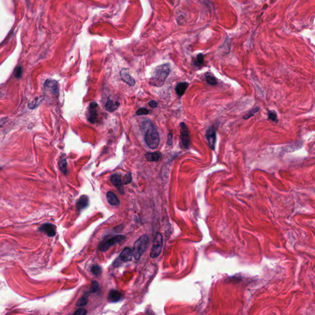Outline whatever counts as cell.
Listing matches in <instances>:
<instances>
[{"instance_id": "obj_16", "label": "cell", "mask_w": 315, "mask_h": 315, "mask_svg": "<svg viewBox=\"0 0 315 315\" xmlns=\"http://www.w3.org/2000/svg\"><path fill=\"white\" fill-rule=\"evenodd\" d=\"M107 200L108 203L112 206H116L120 204L118 198L112 192H108L107 193Z\"/></svg>"}, {"instance_id": "obj_4", "label": "cell", "mask_w": 315, "mask_h": 315, "mask_svg": "<svg viewBox=\"0 0 315 315\" xmlns=\"http://www.w3.org/2000/svg\"><path fill=\"white\" fill-rule=\"evenodd\" d=\"M163 247V237L160 233H157L153 240V246L150 255L152 258H156L161 253Z\"/></svg>"}, {"instance_id": "obj_28", "label": "cell", "mask_w": 315, "mask_h": 315, "mask_svg": "<svg viewBox=\"0 0 315 315\" xmlns=\"http://www.w3.org/2000/svg\"><path fill=\"white\" fill-rule=\"evenodd\" d=\"M22 74V68L21 66L17 67L14 71V76L16 78H20Z\"/></svg>"}, {"instance_id": "obj_7", "label": "cell", "mask_w": 315, "mask_h": 315, "mask_svg": "<svg viewBox=\"0 0 315 315\" xmlns=\"http://www.w3.org/2000/svg\"><path fill=\"white\" fill-rule=\"evenodd\" d=\"M206 137L211 148L214 150L216 142V129L214 126H211L206 130Z\"/></svg>"}, {"instance_id": "obj_18", "label": "cell", "mask_w": 315, "mask_h": 315, "mask_svg": "<svg viewBox=\"0 0 315 315\" xmlns=\"http://www.w3.org/2000/svg\"><path fill=\"white\" fill-rule=\"evenodd\" d=\"M161 158V153L159 152L148 153L145 155V158L149 161H158Z\"/></svg>"}, {"instance_id": "obj_13", "label": "cell", "mask_w": 315, "mask_h": 315, "mask_svg": "<svg viewBox=\"0 0 315 315\" xmlns=\"http://www.w3.org/2000/svg\"><path fill=\"white\" fill-rule=\"evenodd\" d=\"M119 105H120L119 102H118L117 101H115L112 100L110 97H108L107 99V101L105 104V108L107 111H108L110 112H113L115 111L119 107Z\"/></svg>"}, {"instance_id": "obj_11", "label": "cell", "mask_w": 315, "mask_h": 315, "mask_svg": "<svg viewBox=\"0 0 315 315\" xmlns=\"http://www.w3.org/2000/svg\"><path fill=\"white\" fill-rule=\"evenodd\" d=\"M120 76L121 79L130 86H134L136 84L134 79L130 75L129 71L126 68H123L120 71Z\"/></svg>"}, {"instance_id": "obj_6", "label": "cell", "mask_w": 315, "mask_h": 315, "mask_svg": "<svg viewBox=\"0 0 315 315\" xmlns=\"http://www.w3.org/2000/svg\"><path fill=\"white\" fill-rule=\"evenodd\" d=\"M126 237L123 235H117L115 236L107 241L102 242L99 246V249L103 252L107 251L111 246L121 243L125 240Z\"/></svg>"}, {"instance_id": "obj_23", "label": "cell", "mask_w": 315, "mask_h": 315, "mask_svg": "<svg viewBox=\"0 0 315 315\" xmlns=\"http://www.w3.org/2000/svg\"><path fill=\"white\" fill-rule=\"evenodd\" d=\"M204 62V56L202 54H199L196 56V60H195V65L196 66H200Z\"/></svg>"}, {"instance_id": "obj_32", "label": "cell", "mask_w": 315, "mask_h": 315, "mask_svg": "<svg viewBox=\"0 0 315 315\" xmlns=\"http://www.w3.org/2000/svg\"><path fill=\"white\" fill-rule=\"evenodd\" d=\"M167 145L169 146H170L172 144V134H169L168 135V139H167Z\"/></svg>"}, {"instance_id": "obj_26", "label": "cell", "mask_w": 315, "mask_h": 315, "mask_svg": "<svg viewBox=\"0 0 315 315\" xmlns=\"http://www.w3.org/2000/svg\"><path fill=\"white\" fill-rule=\"evenodd\" d=\"M87 303V299L86 297H82L78 300V302L76 303V305L78 306H84Z\"/></svg>"}, {"instance_id": "obj_5", "label": "cell", "mask_w": 315, "mask_h": 315, "mask_svg": "<svg viewBox=\"0 0 315 315\" xmlns=\"http://www.w3.org/2000/svg\"><path fill=\"white\" fill-rule=\"evenodd\" d=\"M181 142L182 146L185 149H188L190 145V136L187 126L184 123H181Z\"/></svg>"}, {"instance_id": "obj_33", "label": "cell", "mask_w": 315, "mask_h": 315, "mask_svg": "<svg viewBox=\"0 0 315 315\" xmlns=\"http://www.w3.org/2000/svg\"><path fill=\"white\" fill-rule=\"evenodd\" d=\"M148 104L152 108H155V107H156L158 106V103L156 101H150L148 102Z\"/></svg>"}, {"instance_id": "obj_31", "label": "cell", "mask_w": 315, "mask_h": 315, "mask_svg": "<svg viewBox=\"0 0 315 315\" xmlns=\"http://www.w3.org/2000/svg\"><path fill=\"white\" fill-rule=\"evenodd\" d=\"M87 313V311L84 309H79L77 310L74 314H86Z\"/></svg>"}, {"instance_id": "obj_2", "label": "cell", "mask_w": 315, "mask_h": 315, "mask_svg": "<svg viewBox=\"0 0 315 315\" xmlns=\"http://www.w3.org/2000/svg\"><path fill=\"white\" fill-rule=\"evenodd\" d=\"M145 141L151 149H156L159 144V135L153 125H150L145 136Z\"/></svg>"}, {"instance_id": "obj_25", "label": "cell", "mask_w": 315, "mask_h": 315, "mask_svg": "<svg viewBox=\"0 0 315 315\" xmlns=\"http://www.w3.org/2000/svg\"><path fill=\"white\" fill-rule=\"evenodd\" d=\"M91 272L94 275L97 276L101 273V268L98 265H94L91 268Z\"/></svg>"}, {"instance_id": "obj_14", "label": "cell", "mask_w": 315, "mask_h": 315, "mask_svg": "<svg viewBox=\"0 0 315 315\" xmlns=\"http://www.w3.org/2000/svg\"><path fill=\"white\" fill-rule=\"evenodd\" d=\"M89 204V198L86 195L81 196L79 199L78 200L76 203V207L77 209L80 211L84 208H86Z\"/></svg>"}, {"instance_id": "obj_12", "label": "cell", "mask_w": 315, "mask_h": 315, "mask_svg": "<svg viewBox=\"0 0 315 315\" xmlns=\"http://www.w3.org/2000/svg\"><path fill=\"white\" fill-rule=\"evenodd\" d=\"M111 182L113 184V185L118 189V190L121 193L123 194L124 190H123V182L122 181V178L120 175L119 174H113L111 177Z\"/></svg>"}, {"instance_id": "obj_17", "label": "cell", "mask_w": 315, "mask_h": 315, "mask_svg": "<svg viewBox=\"0 0 315 315\" xmlns=\"http://www.w3.org/2000/svg\"><path fill=\"white\" fill-rule=\"evenodd\" d=\"M188 86H189V83H187L186 82H180L179 84H178L175 87V91H176V93L177 94V95L179 97L182 96L184 94L185 92L186 91Z\"/></svg>"}, {"instance_id": "obj_1", "label": "cell", "mask_w": 315, "mask_h": 315, "mask_svg": "<svg viewBox=\"0 0 315 315\" xmlns=\"http://www.w3.org/2000/svg\"><path fill=\"white\" fill-rule=\"evenodd\" d=\"M169 64H163L156 67L150 79V84L156 87H161L170 73Z\"/></svg>"}, {"instance_id": "obj_21", "label": "cell", "mask_w": 315, "mask_h": 315, "mask_svg": "<svg viewBox=\"0 0 315 315\" xmlns=\"http://www.w3.org/2000/svg\"><path fill=\"white\" fill-rule=\"evenodd\" d=\"M205 77H206V81L208 84L212 85V86L217 84V79L211 73H206Z\"/></svg>"}, {"instance_id": "obj_20", "label": "cell", "mask_w": 315, "mask_h": 315, "mask_svg": "<svg viewBox=\"0 0 315 315\" xmlns=\"http://www.w3.org/2000/svg\"><path fill=\"white\" fill-rule=\"evenodd\" d=\"M59 167H60V169L61 170V171L66 174L67 173V161L65 159V158H61L59 160Z\"/></svg>"}, {"instance_id": "obj_9", "label": "cell", "mask_w": 315, "mask_h": 315, "mask_svg": "<svg viewBox=\"0 0 315 315\" xmlns=\"http://www.w3.org/2000/svg\"><path fill=\"white\" fill-rule=\"evenodd\" d=\"M44 87L46 92H48L49 93H51L56 96H58L59 87L58 84L56 81L47 80L44 84Z\"/></svg>"}, {"instance_id": "obj_8", "label": "cell", "mask_w": 315, "mask_h": 315, "mask_svg": "<svg viewBox=\"0 0 315 315\" xmlns=\"http://www.w3.org/2000/svg\"><path fill=\"white\" fill-rule=\"evenodd\" d=\"M97 109L98 104L96 102H93L89 104L87 119L92 123H94L97 120Z\"/></svg>"}, {"instance_id": "obj_22", "label": "cell", "mask_w": 315, "mask_h": 315, "mask_svg": "<svg viewBox=\"0 0 315 315\" xmlns=\"http://www.w3.org/2000/svg\"><path fill=\"white\" fill-rule=\"evenodd\" d=\"M259 110H260V108H259V107H256V108H254L252 109L251 110H250V111L249 112V113H248L247 114H246V115H245L244 116L243 119H247L250 118L251 117L255 115V113H256L257 112H258Z\"/></svg>"}, {"instance_id": "obj_19", "label": "cell", "mask_w": 315, "mask_h": 315, "mask_svg": "<svg viewBox=\"0 0 315 315\" xmlns=\"http://www.w3.org/2000/svg\"><path fill=\"white\" fill-rule=\"evenodd\" d=\"M121 297V294L119 291L116 290H112L110 291L109 295H108V299L111 302H116L120 300Z\"/></svg>"}, {"instance_id": "obj_29", "label": "cell", "mask_w": 315, "mask_h": 315, "mask_svg": "<svg viewBox=\"0 0 315 315\" xmlns=\"http://www.w3.org/2000/svg\"><path fill=\"white\" fill-rule=\"evenodd\" d=\"M149 113V111L146 109V108H140L139 109L137 112H136V114L137 115H148Z\"/></svg>"}, {"instance_id": "obj_15", "label": "cell", "mask_w": 315, "mask_h": 315, "mask_svg": "<svg viewBox=\"0 0 315 315\" xmlns=\"http://www.w3.org/2000/svg\"><path fill=\"white\" fill-rule=\"evenodd\" d=\"M120 258L122 261L127 262L132 259L133 256V253L132 250L129 247H126L123 249L122 252L120 254Z\"/></svg>"}, {"instance_id": "obj_27", "label": "cell", "mask_w": 315, "mask_h": 315, "mask_svg": "<svg viewBox=\"0 0 315 315\" xmlns=\"http://www.w3.org/2000/svg\"><path fill=\"white\" fill-rule=\"evenodd\" d=\"M132 181V175H131V173H128L125 176V178H124V180L123 181V184H129Z\"/></svg>"}, {"instance_id": "obj_3", "label": "cell", "mask_w": 315, "mask_h": 315, "mask_svg": "<svg viewBox=\"0 0 315 315\" xmlns=\"http://www.w3.org/2000/svg\"><path fill=\"white\" fill-rule=\"evenodd\" d=\"M148 244V238L147 235H143L139 238L133 246V256L136 260H139L142 254L146 251Z\"/></svg>"}, {"instance_id": "obj_24", "label": "cell", "mask_w": 315, "mask_h": 315, "mask_svg": "<svg viewBox=\"0 0 315 315\" xmlns=\"http://www.w3.org/2000/svg\"><path fill=\"white\" fill-rule=\"evenodd\" d=\"M268 118L270 120H272V121L277 122L278 120L277 114L275 111H269L268 113Z\"/></svg>"}, {"instance_id": "obj_10", "label": "cell", "mask_w": 315, "mask_h": 315, "mask_svg": "<svg viewBox=\"0 0 315 315\" xmlns=\"http://www.w3.org/2000/svg\"><path fill=\"white\" fill-rule=\"evenodd\" d=\"M41 232L46 233L49 237H53L56 234V227L51 223H44L42 225L39 229Z\"/></svg>"}, {"instance_id": "obj_30", "label": "cell", "mask_w": 315, "mask_h": 315, "mask_svg": "<svg viewBox=\"0 0 315 315\" xmlns=\"http://www.w3.org/2000/svg\"><path fill=\"white\" fill-rule=\"evenodd\" d=\"M99 289V284L96 281H93L91 284V291L92 292H95L97 291Z\"/></svg>"}]
</instances>
